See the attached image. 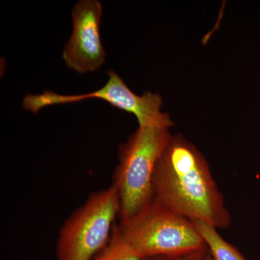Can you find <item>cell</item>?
<instances>
[{"mask_svg":"<svg viewBox=\"0 0 260 260\" xmlns=\"http://www.w3.org/2000/svg\"><path fill=\"white\" fill-rule=\"evenodd\" d=\"M92 260H148L143 259L133 251L114 225L107 245Z\"/></svg>","mask_w":260,"mask_h":260,"instance_id":"ba28073f","label":"cell"},{"mask_svg":"<svg viewBox=\"0 0 260 260\" xmlns=\"http://www.w3.org/2000/svg\"><path fill=\"white\" fill-rule=\"evenodd\" d=\"M209 253L208 247L190 254H184L180 256H156V257L150 258L148 260H204Z\"/></svg>","mask_w":260,"mask_h":260,"instance_id":"9c48e42d","label":"cell"},{"mask_svg":"<svg viewBox=\"0 0 260 260\" xmlns=\"http://www.w3.org/2000/svg\"><path fill=\"white\" fill-rule=\"evenodd\" d=\"M118 227L130 247L145 259L184 255L207 248L191 220L153 201Z\"/></svg>","mask_w":260,"mask_h":260,"instance_id":"3957f363","label":"cell"},{"mask_svg":"<svg viewBox=\"0 0 260 260\" xmlns=\"http://www.w3.org/2000/svg\"><path fill=\"white\" fill-rule=\"evenodd\" d=\"M204 260H214L213 259V257H212L211 254H210V251L209 253H208V255H207L206 257H205V259Z\"/></svg>","mask_w":260,"mask_h":260,"instance_id":"30bf717a","label":"cell"},{"mask_svg":"<svg viewBox=\"0 0 260 260\" xmlns=\"http://www.w3.org/2000/svg\"><path fill=\"white\" fill-rule=\"evenodd\" d=\"M153 202L191 222L226 229L232 216L199 149L185 137L172 135L159 158L153 179Z\"/></svg>","mask_w":260,"mask_h":260,"instance_id":"6da1fadb","label":"cell"},{"mask_svg":"<svg viewBox=\"0 0 260 260\" xmlns=\"http://www.w3.org/2000/svg\"><path fill=\"white\" fill-rule=\"evenodd\" d=\"M172 137L169 129L139 126L119 145L113 185L119 196L120 225L127 223L153 203L154 171Z\"/></svg>","mask_w":260,"mask_h":260,"instance_id":"7a4b0ae2","label":"cell"},{"mask_svg":"<svg viewBox=\"0 0 260 260\" xmlns=\"http://www.w3.org/2000/svg\"><path fill=\"white\" fill-rule=\"evenodd\" d=\"M109 80L103 88L82 95H59L51 90L42 94H28L24 98L23 107L25 110L37 114L43 108L56 104L81 102L88 99H99L124 112L134 114L139 126L169 129L174 125L170 115L160 111L162 99L158 93L145 92L143 95L133 93L114 70L107 71Z\"/></svg>","mask_w":260,"mask_h":260,"instance_id":"5b68a950","label":"cell"},{"mask_svg":"<svg viewBox=\"0 0 260 260\" xmlns=\"http://www.w3.org/2000/svg\"><path fill=\"white\" fill-rule=\"evenodd\" d=\"M119 212V196L113 184L90 195L61 227L56 260L93 259L107 245Z\"/></svg>","mask_w":260,"mask_h":260,"instance_id":"277c9868","label":"cell"},{"mask_svg":"<svg viewBox=\"0 0 260 260\" xmlns=\"http://www.w3.org/2000/svg\"><path fill=\"white\" fill-rule=\"evenodd\" d=\"M214 260H247L230 243L219 234L217 228L202 221H192Z\"/></svg>","mask_w":260,"mask_h":260,"instance_id":"52a82bcc","label":"cell"},{"mask_svg":"<svg viewBox=\"0 0 260 260\" xmlns=\"http://www.w3.org/2000/svg\"><path fill=\"white\" fill-rule=\"evenodd\" d=\"M102 13V4L98 0H82L75 5L73 32L62 55L70 69L92 73L104 64L106 52L100 35Z\"/></svg>","mask_w":260,"mask_h":260,"instance_id":"8992f818","label":"cell"}]
</instances>
